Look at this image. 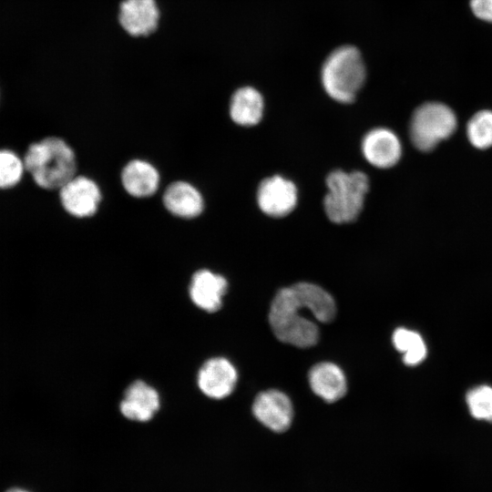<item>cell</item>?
Here are the masks:
<instances>
[{
  "label": "cell",
  "mask_w": 492,
  "mask_h": 492,
  "mask_svg": "<svg viewBox=\"0 0 492 492\" xmlns=\"http://www.w3.org/2000/svg\"><path fill=\"white\" fill-rule=\"evenodd\" d=\"M23 160L34 182L44 190H59L77 171L74 150L55 136L29 144Z\"/></svg>",
  "instance_id": "6da1fadb"
},
{
  "label": "cell",
  "mask_w": 492,
  "mask_h": 492,
  "mask_svg": "<svg viewBox=\"0 0 492 492\" xmlns=\"http://www.w3.org/2000/svg\"><path fill=\"white\" fill-rule=\"evenodd\" d=\"M366 77L365 65L360 51L353 46L334 49L325 59L321 80L327 95L340 103H351Z\"/></svg>",
  "instance_id": "7a4b0ae2"
},
{
  "label": "cell",
  "mask_w": 492,
  "mask_h": 492,
  "mask_svg": "<svg viewBox=\"0 0 492 492\" xmlns=\"http://www.w3.org/2000/svg\"><path fill=\"white\" fill-rule=\"evenodd\" d=\"M303 309L293 288L281 289L274 296L270 312L269 323L275 336L285 343L300 348L316 344L319 337L317 325L300 315Z\"/></svg>",
  "instance_id": "3957f363"
},
{
  "label": "cell",
  "mask_w": 492,
  "mask_h": 492,
  "mask_svg": "<svg viewBox=\"0 0 492 492\" xmlns=\"http://www.w3.org/2000/svg\"><path fill=\"white\" fill-rule=\"evenodd\" d=\"M327 193L323 207L328 219L337 224L356 220L362 211L369 179L362 171L336 169L326 178Z\"/></svg>",
  "instance_id": "277c9868"
},
{
  "label": "cell",
  "mask_w": 492,
  "mask_h": 492,
  "mask_svg": "<svg viewBox=\"0 0 492 492\" xmlns=\"http://www.w3.org/2000/svg\"><path fill=\"white\" fill-rule=\"evenodd\" d=\"M456 128V118L451 108L441 103H425L412 116L410 138L415 148L428 151L452 135Z\"/></svg>",
  "instance_id": "5b68a950"
},
{
  "label": "cell",
  "mask_w": 492,
  "mask_h": 492,
  "mask_svg": "<svg viewBox=\"0 0 492 492\" xmlns=\"http://www.w3.org/2000/svg\"><path fill=\"white\" fill-rule=\"evenodd\" d=\"M58 196L64 210L77 218L95 214L102 197L99 187L94 180L77 175L58 190Z\"/></svg>",
  "instance_id": "8992f818"
},
{
  "label": "cell",
  "mask_w": 492,
  "mask_h": 492,
  "mask_svg": "<svg viewBox=\"0 0 492 492\" xmlns=\"http://www.w3.org/2000/svg\"><path fill=\"white\" fill-rule=\"evenodd\" d=\"M297 199L294 183L279 175L264 179L257 190L258 206L270 217L280 218L288 215L294 210Z\"/></svg>",
  "instance_id": "52a82bcc"
},
{
  "label": "cell",
  "mask_w": 492,
  "mask_h": 492,
  "mask_svg": "<svg viewBox=\"0 0 492 492\" xmlns=\"http://www.w3.org/2000/svg\"><path fill=\"white\" fill-rule=\"evenodd\" d=\"M238 374L233 364L223 357L207 360L200 367L197 383L200 391L210 398L229 396L237 384Z\"/></svg>",
  "instance_id": "ba28073f"
},
{
  "label": "cell",
  "mask_w": 492,
  "mask_h": 492,
  "mask_svg": "<svg viewBox=\"0 0 492 492\" xmlns=\"http://www.w3.org/2000/svg\"><path fill=\"white\" fill-rule=\"evenodd\" d=\"M252 412L262 425L278 433L290 427L293 416L291 400L278 390L260 393L253 402Z\"/></svg>",
  "instance_id": "9c48e42d"
},
{
  "label": "cell",
  "mask_w": 492,
  "mask_h": 492,
  "mask_svg": "<svg viewBox=\"0 0 492 492\" xmlns=\"http://www.w3.org/2000/svg\"><path fill=\"white\" fill-rule=\"evenodd\" d=\"M361 148L367 162L379 169L393 167L402 154L398 137L385 128H376L368 131L363 138Z\"/></svg>",
  "instance_id": "30bf717a"
},
{
  "label": "cell",
  "mask_w": 492,
  "mask_h": 492,
  "mask_svg": "<svg viewBox=\"0 0 492 492\" xmlns=\"http://www.w3.org/2000/svg\"><path fill=\"white\" fill-rule=\"evenodd\" d=\"M227 290L228 282L222 275L201 269L192 275L189 293L197 307L208 313H215L221 308Z\"/></svg>",
  "instance_id": "8fae6325"
},
{
  "label": "cell",
  "mask_w": 492,
  "mask_h": 492,
  "mask_svg": "<svg viewBox=\"0 0 492 492\" xmlns=\"http://www.w3.org/2000/svg\"><path fill=\"white\" fill-rule=\"evenodd\" d=\"M160 406L159 395L155 388L141 380L130 384L124 392L120 412L128 419L148 422Z\"/></svg>",
  "instance_id": "7c38bea8"
},
{
  "label": "cell",
  "mask_w": 492,
  "mask_h": 492,
  "mask_svg": "<svg viewBox=\"0 0 492 492\" xmlns=\"http://www.w3.org/2000/svg\"><path fill=\"white\" fill-rule=\"evenodd\" d=\"M155 0H124L119 8V23L131 36H146L153 32L159 22Z\"/></svg>",
  "instance_id": "4fadbf2b"
},
{
  "label": "cell",
  "mask_w": 492,
  "mask_h": 492,
  "mask_svg": "<svg viewBox=\"0 0 492 492\" xmlns=\"http://www.w3.org/2000/svg\"><path fill=\"white\" fill-rule=\"evenodd\" d=\"M163 204L171 214L192 219L203 210V199L200 192L190 183L174 181L169 184L163 194Z\"/></svg>",
  "instance_id": "5bb4252c"
},
{
  "label": "cell",
  "mask_w": 492,
  "mask_h": 492,
  "mask_svg": "<svg viewBox=\"0 0 492 492\" xmlns=\"http://www.w3.org/2000/svg\"><path fill=\"white\" fill-rule=\"evenodd\" d=\"M309 383L315 395L333 403L341 399L347 391L343 372L332 363H320L309 372Z\"/></svg>",
  "instance_id": "9a60e30c"
},
{
  "label": "cell",
  "mask_w": 492,
  "mask_h": 492,
  "mask_svg": "<svg viewBox=\"0 0 492 492\" xmlns=\"http://www.w3.org/2000/svg\"><path fill=\"white\" fill-rule=\"evenodd\" d=\"M121 182L125 190L137 198L149 197L159 184V174L149 162L133 159L121 171Z\"/></svg>",
  "instance_id": "2e32d148"
},
{
  "label": "cell",
  "mask_w": 492,
  "mask_h": 492,
  "mask_svg": "<svg viewBox=\"0 0 492 492\" xmlns=\"http://www.w3.org/2000/svg\"><path fill=\"white\" fill-rule=\"evenodd\" d=\"M263 109V97L256 88L242 87L232 94L230 115L236 124L244 127L258 124L262 118Z\"/></svg>",
  "instance_id": "e0dca14e"
},
{
  "label": "cell",
  "mask_w": 492,
  "mask_h": 492,
  "mask_svg": "<svg viewBox=\"0 0 492 492\" xmlns=\"http://www.w3.org/2000/svg\"><path fill=\"white\" fill-rule=\"evenodd\" d=\"M303 308L308 309L322 323L332 322L336 314L333 297L323 288L309 282L292 286Z\"/></svg>",
  "instance_id": "ac0fdd59"
},
{
  "label": "cell",
  "mask_w": 492,
  "mask_h": 492,
  "mask_svg": "<svg viewBox=\"0 0 492 492\" xmlns=\"http://www.w3.org/2000/svg\"><path fill=\"white\" fill-rule=\"evenodd\" d=\"M393 343L404 354L403 361L407 365H416L426 356L427 350L421 335L406 328H397L393 333Z\"/></svg>",
  "instance_id": "d6986e66"
},
{
  "label": "cell",
  "mask_w": 492,
  "mask_h": 492,
  "mask_svg": "<svg viewBox=\"0 0 492 492\" xmlns=\"http://www.w3.org/2000/svg\"><path fill=\"white\" fill-rule=\"evenodd\" d=\"M25 164L19 155L9 149H0V190L17 185L25 172Z\"/></svg>",
  "instance_id": "ffe728a7"
},
{
  "label": "cell",
  "mask_w": 492,
  "mask_h": 492,
  "mask_svg": "<svg viewBox=\"0 0 492 492\" xmlns=\"http://www.w3.org/2000/svg\"><path fill=\"white\" fill-rule=\"evenodd\" d=\"M466 134L471 144L477 149L492 146V111L476 113L467 123Z\"/></svg>",
  "instance_id": "44dd1931"
},
{
  "label": "cell",
  "mask_w": 492,
  "mask_h": 492,
  "mask_svg": "<svg viewBox=\"0 0 492 492\" xmlns=\"http://www.w3.org/2000/svg\"><path fill=\"white\" fill-rule=\"evenodd\" d=\"M469 412L478 420L492 422V387L479 385L469 390L466 396Z\"/></svg>",
  "instance_id": "7402d4cb"
},
{
  "label": "cell",
  "mask_w": 492,
  "mask_h": 492,
  "mask_svg": "<svg viewBox=\"0 0 492 492\" xmlns=\"http://www.w3.org/2000/svg\"><path fill=\"white\" fill-rule=\"evenodd\" d=\"M470 7L477 17L492 23V0H471Z\"/></svg>",
  "instance_id": "603a6c76"
},
{
  "label": "cell",
  "mask_w": 492,
  "mask_h": 492,
  "mask_svg": "<svg viewBox=\"0 0 492 492\" xmlns=\"http://www.w3.org/2000/svg\"><path fill=\"white\" fill-rule=\"evenodd\" d=\"M7 492H27V491H25L19 488H13V489L8 490Z\"/></svg>",
  "instance_id": "cb8c5ba5"
}]
</instances>
